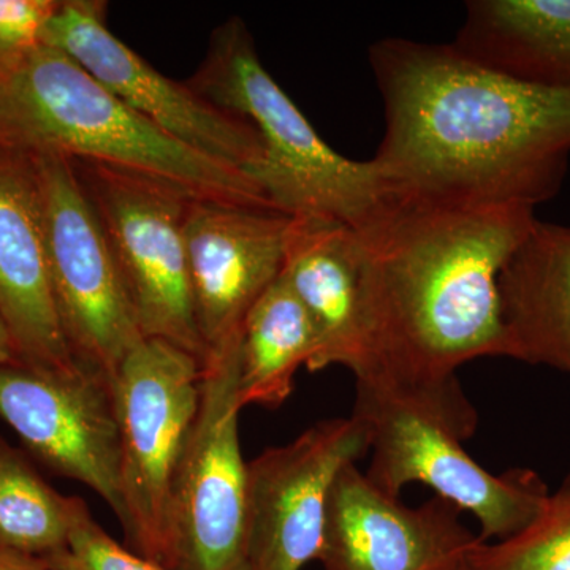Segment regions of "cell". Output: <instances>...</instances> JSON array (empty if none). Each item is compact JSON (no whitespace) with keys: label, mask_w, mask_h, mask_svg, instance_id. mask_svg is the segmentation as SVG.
<instances>
[{"label":"cell","mask_w":570,"mask_h":570,"mask_svg":"<svg viewBox=\"0 0 570 570\" xmlns=\"http://www.w3.org/2000/svg\"><path fill=\"white\" fill-rule=\"evenodd\" d=\"M530 206H445L392 197L358 232L374 385L474 434L459 370L508 356L499 276L535 223Z\"/></svg>","instance_id":"1"},{"label":"cell","mask_w":570,"mask_h":570,"mask_svg":"<svg viewBox=\"0 0 570 570\" xmlns=\"http://www.w3.org/2000/svg\"><path fill=\"white\" fill-rule=\"evenodd\" d=\"M367 61L384 104L374 154L390 197L534 208L560 194L570 160V86L520 80L453 43L382 39Z\"/></svg>","instance_id":"2"},{"label":"cell","mask_w":570,"mask_h":570,"mask_svg":"<svg viewBox=\"0 0 570 570\" xmlns=\"http://www.w3.org/2000/svg\"><path fill=\"white\" fill-rule=\"evenodd\" d=\"M0 148L107 165L195 200L275 209L243 171L175 140L47 45L0 77Z\"/></svg>","instance_id":"3"},{"label":"cell","mask_w":570,"mask_h":570,"mask_svg":"<svg viewBox=\"0 0 570 570\" xmlns=\"http://www.w3.org/2000/svg\"><path fill=\"white\" fill-rule=\"evenodd\" d=\"M190 88L253 124L262 159L249 178L276 212L362 228L390 202L373 160H352L322 140L294 100L268 73L242 20L213 33Z\"/></svg>","instance_id":"4"},{"label":"cell","mask_w":570,"mask_h":570,"mask_svg":"<svg viewBox=\"0 0 570 570\" xmlns=\"http://www.w3.org/2000/svg\"><path fill=\"white\" fill-rule=\"evenodd\" d=\"M197 356L145 340L112 377L121 441L124 534L135 553L170 570L171 489L200 403Z\"/></svg>","instance_id":"5"},{"label":"cell","mask_w":570,"mask_h":570,"mask_svg":"<svg viewBox=\"0 0 570 570\" xmlns=\"http://www.w3.org/2000/svg\"><path fill=\"white\" fill-rule=\"evenodd\" d=\"M352 415L365 423L371 452L366 478L377 489L400 497L404 487L422 483L471 513L482 542L524 530L546 505L550 491L534 471L491 474L469 456L449 423L385 390L356 382Z\"/></svg>","instance_id":"6"},{"label":"cell","mask_w":570,"mask_h":570,"mask_svg":"<svg viewBox=\"0 0 570 570\" xmlns=\"http://www.w3.org/2000/svg\"><path fill=\"white\" fill-rule=\"evenodd\" d=\"M31 156L63 335L78 365L112 379L146 340L121 268L73 160L55 154Z\"/></svg>","instance_id":"7"},{"label":"cell","mask_w":570,"mask_h":570,"mask_svg":"<svg viewBox=\"0 0 570 570\" xmlns=\"http://www.w3.org/2000/svg\"><path fill=\"white\" fill-rule=\"evenodd\" d=\"M239 340L204 362L197 417L171 489L170 570H250Z\"/></svg>","instance_id":"8"},{"label":"cell","mask_w":570,"mask_h":570,"mask_svg":"<svg viewBox=\"0 0 570 570\" xmlns=\"http://www.w3.org/2000/svg\"><path fill=\"white\" fill-rule=\"evenodd\" d=\"M80 165L78 174L110 239L142 336L174 344L204 365L184 235L195 198L148 176Z\"/></svg>","instance_id":"9"},{"label":"cell","mask_w":570,"mask_h":570,"mask_svg":"<svg viewBox=\"0 0 570 570\" xmlns=\"http://www.w3.org/2000/svg\"><path fill=\"white\" fill-rule=\"evenodd\" d=\"M43 45L66 52L127 107L194 151L247 178L261 163L262 141L253 124L209 102L190 85L165 77L112 36L104 2L62 0L45 29Z\"/></svg>","instance_id":"10"},{"label":"cell","mask_w":570,"mask_h":570,"mask_svg":"<svg viewBox=\"0 0 570 570\" xmlns=\"http://www.w3.org/2000/svg\"><path fill=\"white\" fill-rule=\"evenodd\" d=\"M0 417L33 455L89 487L122 519L121 441L112 379L0 365Z\"/></svg>","instance_id":"11"},{"label":"cell","mask_w":570,"mask_h":570,"mask_svg":"<svg viewBox=\"0 0 570 570\" xmlns=\"http://www.w3.org/2000/svg\"><path fill=\"white\" fill-rule=\"evenodd\" d=\"M367 452L365 423L351 415L318 422L247 463L249 569L302 570L318 560L333 483Z\"/></svg>","instance_id":"12"},{"label":"cell","mask_w":570,"mask_h":570,"mask_svg":"<svg viewBox=\"0 0 570 570\" xmlns=\"http://www.w3.org/2000/svg\"><path fill=\"white\" fill-rule=\"evenodd\" d=\"M294 217L275 209L193 200L184 235L206 356L242 335L250 307L284 268Z\"/></svg>","instance_id":"13"},{"label":"cell","mask_w":570,"mask_h":570,"mask_svg":"<svg viewBox=\"0 0 570 570\" xmlns=\"http://www.w3.org/2000/svg\"><path fill=\"white\" fill-rule=\"evenodd\" d=\"M460 513L438 497L407 508L348 464L330 491L318 561L325 570H464L480 539Z\"/></svg>","instance_id":"14"},{"label":"cell","mask_w":570,"mask_h":570,"mask_svg":"<svg viewBox=\"0 0 570 570\" xmlns=\"http://www.w3.org/2000/svg\"><path fill=\"white\" fill-rule=\"evenodd\" d=\"M0 317L20 365L78 370L52 295L39 183L31 154L0 148Z\"/></svg>","instance_id":"15"},{"label":"cell","mask_w":570,"mask_h":570,"mask_svg":"<svg viewBox=\"0 0 570 570\" xmlns=\"http://www.w3.org/2000/svg\"><path fill=\"white\" fill-rule=\"evenodd\" d=\"M314 332L307 370L344 366L358 376L367 360V316L358 232L321 217H294L283 273Z\"/></svg>","instance_id":"16"},{"label":"cell","mask_w":570,"mask_h":570,"mask_svg":"<svg viewBox=\"0 0 570 570\" xmlns=\"http://www.w3.org/2000/svg\"><path fill=\"white\" fill-rule=\"evenodd\" d=\"M509 358L570 374V227L535 219L499 276Z\"/></svg>","instance_id":"17"},{"label":"cell","mask_w":570,"mask_h":570,"mask_svg":"<svg viewBox=\"0 0 570 570\" xmlns=\"http://www.w3.org/2000/svg\"><path fill=\"white\" fill-rule=\"evenodd\" d=\"M453 41L520 80L570 86V0H472Z\"/></svg>","instance_id":"18"},{"label":"cell","mask_w":570,"mask_h":570,"mask_svg":"<svg viewBox=\"0 0 570 570\" xmlns=\"http://www.w3.org/2000/svg\"><path fill=\"white\" fill-rule=\"evenodd\" d=\"M313 354V325L294 291L279 276L243 322L238 387L242 406H281L294 392L296 371L307 366Z\"/></svg>","instance_id":"19"},{"label":"cell","mask_w":570,"mask_h":570,"mask_svg":"<svg viewBox=\"0 0 570 570\" xmlns=\"http://www.w3.org/2000/svg\"><path fill=\"white\" fill-rule=\"evenodd\" d=\"M81 498L58 493L0 436V549L47 558L67 549Z\"/></svg>","instance_id":"20"},{"label":"cell","mask_w":570,"mask_h":570,"mask_svg":"<svg viewBox=\"0 0 570 570\" xmlns=\"http://www.w3.org/2000/svg\"><path fill=\"white\" fill-rule=\"evenodd\" d=\"M464 570H570V472L524 530L479 540Z\"/></svg>","instance_id":"21"},{"label":"cell","mask_w":570,"mask_h":570,"mask_svg":"<svg viewBox=\"0 0 570 570\" xmlns=\"http://www.w3.org/2000/svg\"><path fill=\"white\" fill-rule=\"evenodd\" d=\"M43 560L50 570H167L112 540L86 502L78 510L67 549Z\"/></svg>","instance_id":"22"},{"label":"cell","mask_w":570,"mask_h":570,"mask_svg":"<svg viewBox=\"0 0 570 570\" xmlns=\"http://www.w3.org/2000/svg\"><path fill=\"white\" fill-rule=\"evenodd\" d=\"M62 0H0V77L43 45L48 22Z\"/></svg>","instance_id":"23"},{"label":"cell","mask_w":570,"mask_h":570,"mask_svg":"<svg viewBox=\"0 0 570 570\" xmlns=\"http://www.w3.org/2000/svg\"><path fill=\"white\" fill-rule=\"evenodd\" d=\"M0 570H50L43 558L0 549Z\"/></svg>","instance_id":"24"},{"label":"cell","mask_w":570,"mask_h":570,"mask_svg":"<svg viewBox=\"0 0 570 570\" xmlns=\"http://www.w3.org/2000/svg\"><path fill=\"white\" fill-rule=\"evenodd\" d=\"M0 365H20L13 341L2 317H0Z\"/></svg>","instance_id":"25"}]
</instances>
